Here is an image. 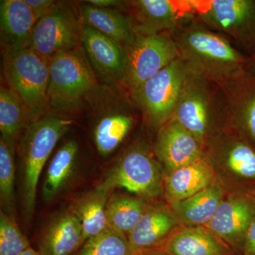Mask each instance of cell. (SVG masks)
Segmentation results:
<instances>
[{"instance_id": "obj_38", "label": "cell", "mask_w": 255, "mask_h": 255, "mask_svg": "<svg viewBox=\"0 0 255 255\" xmlns=\"http://www.w3.org/2000/svg\"><path fill=\"white\" fill-rule=\"evenodd\" d=\"M20 255H41V254L39 252L35 251V250L31 247V248H28V250L23 252L22 254Z\"/></svg>"}, {"instance_id": "obj_26", "label": "cell", "mask_w": 255, "mask_h": 255, "mask_svg": "<svg viewBox=\"0 0 255 255\" xmlns=\"http://www.w3.org/2000/svg\"><path fill=\"white\" fill-rule=\"evenodd\" d=\"M79 150L78 142L70 140L58 149L47 169L42 188L45 203L50 202L65 187L71 177L76 164Z\"/></svg>"}, {"instance_id": "obj_37", "label": "cell", "mask_w": 255, "mask_h": 255, "mask_svg": "<svg viewBox=\"0 0 255 255\" xmlns=\"http://www.w3.org/2000/svg\"><path fill=\"white\" fill-rule=\"evenodd\" d=\"M247 194H248V197H249L250 200L251 201L252 205L254 208L255 211V188L251 189V190L247 191Z\"/></svg>"}, {"instance_id": "obj_12", "label": "cell", "mask_w": 255, "mask_h": 255, "mask_svg": "<svg viewBox=\"0 0 255 255\" xmlns=\"http://www.w3.org/2000/svg\"><path fill=\"white\" fill-rule=\"evenodd\" d=\"M126 12L135 34L172 35L193 16L190 1L134 0L127 1Z\"/></svg>"}, {"instance_id": "obj_11", "label": "cell", "mask_w": 255, "mask_h": 255, "mask_svg": "<svg viewBox=\"0 0 255 255\" xmlns=\"http://www.w3.org/2000/svg\"><path fill=\"white\" fill-rule=\"evenodd\" d=\"M124 87L131 96L142 84L179 58V51L169 33L137 35L128 48Z\"/></svg>"}, {"instance_id": "obj_20", "label": "cell", "mask_w": 255, "mask_h": 255, "mask_svg": "<svg viewBox=\"0 0 255 255\" xmlns=\"http://www.w3.org/2000/svg\"><path fill=\"white\" fill-rule=\"evenodd\" d=\"M216 177L206 153L194 163L164 175V196L168 204L187 199L205 189Z\"/></svg>"}, {"instance_id": "obj_28", "label": "cell", "mask_w": 255, "mask_h": 255, "mask_svg": "<svg viewBox=\"0 0 255 255\" xmlns=\"http://www.w3.org/2000/svg\"><path fill=\"white\" fill-rule=\"evenodd\" d=\"M30 124L27 111L12 90L0 88V131L1 137L16 142L20 134Z\"/></svg>"}, {"instance_id": "obj_33", "label": "cell", "mask_w": 255, "mask_h": 255, "mask_svg": "<svg viewBox=\"0 0 255 255\" xmlns=\"http://www.w3.org/2000/svg\"><path fill=\"white\" fill-rule=\"evenodd\" d=\"M241 255H255V216L246 233Z\"/></svg>"}, {"instance_id": "obj_13", "label": "cell", "mask_w": 255, "mask_h": 255, "mask_svg": "<svg viewBox=\"0 0 255 255\" xmlns=\"http://www.w3.org/2000/svg\"><path fill=\"white\" fill-rule=\"evenodd\" d=\"M153 151L166 175L204 157L206 147L172 118L157 130Z\"/></svg>"}, {"instance_id": "obj_27", "label": "cell", "mask_w": 255, "mask_h": 255, "mask_svg": "<svg viewBox=\"0 0 255 255\" xmlns=\"http://www.w3.org/2000/svg\"><path fill=\"white\" fill-rule=\"evenodd\" d=\"M111 192L100 184L75 204L73 211L81 223L85 242L108 228L106 209Z\"/></svg>"}, {"instance_id": "obj_14", "label": "cell", "mask_w": 255, "mask_h": 255, "mask_svg": "<svg viewBox=\"0 0 255 255\" xmlns=\"http://www.w3.org/2000/svg\"><path fill=\"white\" fill-rule=\"evenodd\" d=\"M224 127L232 128L255 145V74L245 73L220 88Z\"/></svg>"}, {"instance_id": "obj_30", "label": "cell", "mask_w": 255, "mask_h": 255, "mask_svg": "<svg viewBox=\"0 0 255 255\" xmlns=\"http://www.w3.org/2000/svg\"><path fill=\"white\" fill-rule=\"evenodd\" d=\"M73 255H135L128 239L107 228L89 238Z\"/></svg>"}, {"instance_id": "obj_7", "label": "cell", "mask_w": 255, "mask_h": 255, "mask_svg": "<svg viewBox=\"0 0 255 255\" xmlns=\"http://www.w3.org/2000/svg\"><path fill=\"white\" fill-rule=\"evenodd\" d=\"M164 173L162 165L142 145L126 151L101 183L110 191L124 189L145 200L153 201L164 196Z\"/></svg>"}, {"instance_id": "obj_24", "label": "cell", "mask_w": 255, "mask_h": 255, "mask_svg": "<svg viewBox=\"0 0 255 255\" xmlns=\"http://www.w3.org/2000/svg\"><path fill=\"white\" fill-rule=\"evenodd\" d=\"M133 115L126 109L113 108L101 116L94 129V140L100 155L112 153L124 141L134 124Z\"/></svg>"}, {"instance_id": "obj_1", "label": "cell", "mask_w": 255, "mask_h": 255, "mask_svg": "<svg viewBox=\"0 0 255 255\" xmlns=\"http://www.w3.org/2000/svg\"><path fill=\"white\" fill-rule=\"evenodd\" d=\"M179 58L192 73L219 88L246 73L251 58L193 16L172 35Z\"/></svg>"}, {"instance_id": "obj_21", "label": "cell", "mask_w": 255, "mask_h": 255, "mask_svg": "<svg viewBox=\"0 0 255 255\" xmlns=\"http://www.w3.org/2000/svg\"><path fill=\"white\" fill-rule=\"evenodd\" d=\"M83 230L73 211L65 212L49 223L39 241L41 255H73L81 248Z\"/></svg>"}, {"instance_id": "obj_8", "label": "cell", "mask_w": 255, "mask_h": 255, "mask_svg": "<svg viewBox=\"0 0 255 255\" xmlns=\"http://www.w3.org/2000/svg\"><path fill=\"white\" fill-rule=\"evenodd\" d=\"M188 73L189 69L179 57L130 96L151 128L157 131L173 117Z\"/></svg>"}, {"instance_id": "obj_2", "label": "cell", "mask_w": 255, "mask_h": 255, "mask_svg": "<svg viewBox=\"0 0 255 255\" xmlns=\"http://www.w3.org/2000/svg\"><path fill=\"white\" fill-rule=\"evenodd\" d=\"M48 90L49 108L63 113H77L90 102L99 85L91 63L78 46L49 60Z\"/></svg>"}, {"instance_id": "obj_25", "label": "cell", "mask_w": 255, "mask_h": 255, "mask_svg": "<svg viewBox=\"0 0 255 255\" xmlns=\"http://www.w3.org/2000/svg\"><path fill=\"white\" fill-rule=\"evenodd\" d=\"M150 203L136 196L111 194L106 209L108 228L128 238Z\"/></svg>"}, {"instance_id": "obj_3", "label": "cell", "mask_w": 255, "mask_h": 255, "mask_svg": "<svg viewBox=\"0 0 255 255\" xmlns=\"http://www.w3.org/2000/svg\"><path fill=\"white\" fill-rule=\"evenodd\" d=\"M73 122L47 115L32 122L23 130L19 143L23 172V207L25 218L31 219L36 206L37 187L42 170L60 139Z\"/></svg>"}, {"instance_id": "obj_23", "label": "cell", "mask_w": 255, "mask_h": 255, "mask_svg": "<svg viewBox=\"0 0 255 255\" xmlns=\"http://www.w3.org/2000/svg\"><path fill=\"white\" fill-rule=\"evenodd\" d=\"M80 11L84 25L94 28L126 49L135 41L136 34L130 18L123 10L97 7L84 2Z\"/></svg>"}, {"instance_id": "obj_35", "label": "cell", "mask_w": 255, "mask_h": 255, "mask_svg": "<svg viewBox=\"0 0 255 255\" xmlns=\"http://www.w3.org/2000/svg\"><path fill=\"white\" fill-rule=\"evenodd\" d=\"M135 255H170L164 251L162 248H156V249L147 250L137 253Z\"/></svg>"}, {"instance_id": "obj_18", "label": "cell", "mask_w": 255, "mask_h": 255, "mask_svg": "<svg viewBox=\"0 0 255 255\" xmlns=\"http://www.w3.org/2000/svg\"><path fill=\"white\" fill-rule=\"evenodd\" d=\"M162 249L170 255H240L206 226H180Z\"/></svg>"}, {"instance_id": "obj_31", "label": "cell", "mask_w": 255, "mask_h": 255, "mask_svg": "<svg viewBox=\"0 0 255 255\" xmlns=\"http://www.w3.org/2000/svg\"><path fill=\"white\" fill-rule=\"evenodd\" d=\"M31 248L14 218L0 211V255H20Z\"/></svg>"}, {"instance_id": "obj_36", "label": "cell", "mask_w": 255, "mask_h": 255, "mask_svg": "<svg viewBox=\"0 0 255 255\" xmlns=\"http://www.w3.org/2000/svg\"><path fill=\"white\" fill-rule=\"evenodd\" d=\"M246 73L255 74V57L251 58L246 68Z\"/></svg>"}, {"instance_id": "obj_4", "label": "cell", "mask_w": 255, "mask_h": 255, "mask_svg": "<svg viewBox=\"0 0 255 255\" xmlns=\"http://www.w3.org/2000/svg\"><path fill=\"white\" fill-rule=\"evenodd\" d=\"M3 73L27 111L30 123L47 115L49 63L28 47L4 48Z\"/></svg>"}, {"instance_id": "obj_34", "label": "cell", "mask_w": 255, "mask_h": 255, "mask_svg": "<svg viewBox=\"0 0 255 255\" xmlns=\"http://www.w3.org/2000/svg\"><path fill=\"white\" fill-rule=\"evenodd\" d=\"M87 4L97 6V7L106 8V9H119L125 10L127 7V1L118 0H89L85 1Z\"/></svg>"}, {"instance_id": "obj_16", "label": "cell", "mask_w": 255, "mask_h": 255, "mask_svg": "<svg viewBox=\"0 0 255 255\" xmlns=\"http://www.w3.org/2000/svg\"><path fill=\"white\" fill-rule=\"evenodd\" d=\"M182 226L169 205L150 201L128 239L135 255L141 251L162 248L167 239Z\"/></svg>"}, {"instance_id": "obj_5", "label": "cell", "mask_w": 255, "mask_h": 255, "mask_svg": "<svg viewBox=\"0 0 255 255\" xmlns=\"http://www.w3.org/2000/svg\"><path fill=\"white\" fill-rule=\"evenodd\" d=\"M172 118L207 148L224 127L219 87L189 70Z\"/></svg>"}, {"instance_id": "obj_32", "label": "cell", "mask_w": 255, "mask_h": 255, "mask_svg": "<svg viewBox=\"0 0 255 255\" xmlns=\"http://www.w3.org/2000/svg\"><path fill=\"white\" fill-rule=\"evenodd\" d=\"M24 1L33 9L38 18H41L47 13L49 12L57 2L53 0H24Z\"/></svg>"}, {"instance_id": "obj_22", "label": "cell", "mask_w": 255, "mask_h": 255, "mask_svg": "<svg viewBox=\"0 0 255 255\" xmlns=\"http://www.w3.org/2000/svg\"><path fill=\"white\" fill-rule=\"evenodd\" d=\"M0 2V29L4 49L27 47L39 18L24 0H1Z\"/></svg>"}, {"instance_id": "obj_10", "label": "cell", "mask_w": 255, "mask_h": 255, "mask_svg": "<svg viewBox=\"0 0 255 255\" xmlns=\"http://www.w3.org/2000/svg\"><path fill=\"white\" fill-rule=\"evenodd\" d=\"M206 155L216 174L231 177L236 191L255 188V145L241 132L223 127L208 145Z\"/></svg>"}, {"instance_id": "obj_9", "label": "cell", "mask_w": 255, "mask_h": 255, "mask_svg": "<svg viewBox=\"0 0 255 255\" xmlns=\"http://www.w3.org/2000/svg\"><path fill=\"white\" fill-rule=\"evenodd\" d=\"M81 14L71 3L57 1L49 12L37 21L28 41V48L49 60L82 43Z\"/></svg>"}, {"instance_id": "obj_6", "label": "cell", "mask_w": 255, "mask_h": 255, "mask_svg": "<svg viewBox=\"0 0 255 255\" xmlns=\"http://www.w3.org/2000/svg\"><path fill=\"white\" fill-rule=\"evenodd\" d=\"M190 4L196 21L255 58V0L190 1Z\"/></svg>"}, {"instance_id": "obj_19", "label": "cell", "mask_w": 255, "mask_h": 255, "mask_svg": "<svg viewBox=\"0 0 255 255\" xmlns=\"http://www.w3.org/2000/svg\"><path fill=\"white\" fill-rule=\"evenodd\" d=\"M226 192L224 183L217 176L205 189L168 205L183 226H206L227 195Z\"/></svg>"}, {"instance_id": "obj_29", "label": "cell", "mask_w": 255, "mask_h": 255, "mask_svg": "<svg viewBox=\"0 0 255 255\" xmlns=\"http://www.w3.org/2000/svg\"><path fill=\"white\" fill-rule=\"evenodd\" d=\"M16 142L0 137V199L1 210L15 219L14 153Z\"/></svg>"}, {"instance_id": "obj_15", "label": "cell", "mask_w": 255, "mask_h": 255, "mask_svg": "<svg viewBox=\"0 0 255 255\" xmlns=\"http://www.w3.org/2000/svg\"><path fill=\"white\" fill-rule=\"evenodd\" d=\"M255 211L247 191L226 195L206 227L241 255L246 233Z\"/></svg>"}, {"instance_id": "obj_17", "label": "cell", "mask_w": 255, "mask_h": 255, "mask_svg": "<svg viewBox=\"0 0 255 255\" xmlns=\"http://www.w3.org/2000/svg\"><path fill=\"white\" fill-rule=\"evenodd\" d=\"M82 44L96 70L124 87L128 62L127 49L86 25H83L82 28Z\"/></svg>"}]
</instances>
